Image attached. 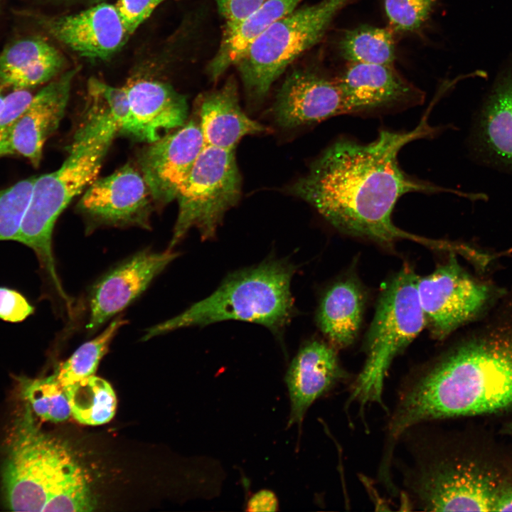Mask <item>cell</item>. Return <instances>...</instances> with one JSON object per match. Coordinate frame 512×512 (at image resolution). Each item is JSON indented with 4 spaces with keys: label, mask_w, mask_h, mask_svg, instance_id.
Here are the masks:
<instances>
[{
    "label": "cell",
    "mask_w": 512,
    "mask_h": 512,
    "mask_svg": "<svg viewBox=\"0 0 512 512\" xmlns=\"http://www.w3.org/2000/svg\"><path fill=\"white\" fill-rule=\"evenodd\" d=\"M63 388L70 402L71 415L79 423L100 425L114 416L117 397L106 380L94 375Z\"/></svg>",
    "instance_id": "484cf974"
},
{
    "label": "cell",
    "mask_w": 512,
    "mask_h": 512,
    "mask_svg": "<svg viewBox=\"0 0 512 512\" xmlns=\"http://www.w3.org/2000/svg\"><path fill=\"white\" fill-rule=\"evenodd\" d=\"M126 88L139 139L154 142L163 137L164 132L186 122L188 109L186 99L171 85L139 80Z\"/></svg>",
    "instance_id": "44dd1931"
},
{
    "label": "cell",
    "mask_w": 512,
    "mask_h": 512,
    "mask_svg": "<svg viewBox=\"0 0 512 512\" xmlns=\"http://www.w3.org/2000/svg\"><path fill=\"white\" fill-rule=\"evenodd\" d=\"M32 97L28 90H13L5 96L4 106L0 111V143L8 137L16 121L25 110Z\"/></svg>",
    "instance_id": "836d02e7"
},
{
    "label": "cell",
    "mask_w": 512,
    "mask_h": 512,
    "mask_svg": "<svg viewBox=\"0 0 512 512\" xmlns=\"http://www.w3.org/2000/svg\"><path fill=\"white\" fill-rule=\"evenodd\" d=\"M36 17V23L53 38L78 55L92 59L112 56L130 36L116 6L108 3L71 15Z\"/></svg>",
    "instance_id": "7c38bea8"
},
{
    "label": "cell",
    "mask_w": 512,
    "mask_h": 512,
    "mask_svg": "<svg viewBox=\"0 0 512 512\" xmlns=\"http://www.w3.org/2000/svg\"><path fill=\"white\" fill-rule=\"evenodd\" d=\"M493 511H512V486L501 488L496 499Z\"/></svg>",
    "instance_id": "8d00e7d4"
},
{
    "label": "cell",
    "mask_w": 512,
    "mask_h": 512,
    "mask_svg": "<svg viewBox=\"0 0 512 512\" xmlns=\"http://www.w3.org/2000/svg\"><path fill=\"white\" fill-rule=\"evenodd\" d=\"M149 188L130 165L95 180L79 202L80 211L96 225L149 228Z\"/></svg>",
    "instance_id": "4fadbf2b"
},
{
    "label": "cell",
    "mask_w": 512,
    "mask_h": 512,
    "mask_svg": "<svg viewBox=\"0 0 512 512\" xmlns=\"http://www.w3.org/2000/svg\"><path fill=\"white\" fill-rule=\"evenodd\" d=\"M348 114H366L420 104L422 91L393 65L350 63L336 78Z\"/></svg>",
    "instance_id": "e0dca14e"
},
{
    "label": "cell",
    "mask_w": 512,
    "mask_h": 512,
    "mask_svg": "<svg viewBox=\"0 0 512 512\" xmlns=\"http://www.w3.org/2000/svg\"><path fill=\"white\" fill-rule=\"evenodd\" d=\"M223 17L224 27L235 25L254 11L265 0H215Z\"/></svg>",
    "instance_id": "e575fe53"
},
{
    "label": "cell",
    "mask_w": 512,
    "mask_h": 512,
    "mask_svg": "<svg viewBox=\"0 0 512 512\" xmlns=\"http://www.w3.org/2000/svg\"><path fill=\"white\" fill-rule=\"evenodd\" d=\"M436 132L425 118L410 131L381 130L368 143L341 139L289 191L342 233L382 244L407 239L429 247L432 239L398 228L392 213L400 198L408 193H458L417 180L399 164L398 154L405 145Z\"/></svg>",
    "instance_id": "6da1fadb"
},
{
    "label": "cell",
    "mask_w": 512,
    "mask_h": 512,
    "mask_svg": "<svg viewBox=\"0 0 512 512\" xmlns=\"http://www.w3.org/2000/svg\"><path fill=\"white\" fill-rule=\"evenodd\" d=\"M339 50L350 63L393 65L395 58L391 32L371 26L346 31L339 42Z\"/></svg>",
    "instance_id": "4316f807"
},
{
    "label": "cell",
    "mask_w": 512,
    "mask_h": 512,
    "mask_svg": "<svg viewBox=\"0 0 512 512\" xmlns=\"http://www.w3.org/2000/svg\"><path fill=\"white\" fill-rule=\"evenodd\" d=\"M509 429H510L511 432L512 433V424L510 425Z\"/></svg>",
    "instance_id": "f35d334b"
},
{
    "label": "cell",
    "mask_w": 512,
    "mask_h": 512,
    "mask_svg": "<svg viewBox=\"0 0 512 512\" xmlns=\"http://www.w3.org/2000/svg\"><path fill=\"white\" fill-rule=\"evenodd\" d=\"M178 255L173 249L142 250L103 275L90 293L87 332L95 333L128 306Z\"/></svg>",
    "instance_id": "8fae6325"
},
{
    "label": "cell",
    "mask_w": 512,
    "mask_h": 512,
    "mask_svg": "<svg viewBox=\"0 0 512 512\" xmlns=\"http://www.w3.org/2000/svg\"><path fill=\"white\" fill-rule=\"evenodd\" d=\"M35 306L18 290L0 286V319L21 323L33 315Z\"/></svg>",
    "instance_id": "1f68e13d"
},
{
    "label": "cell",
    "mask_w": 512,
    "mask_h": 512,
    "mask_svg": "<svg viewBox=\"0 0 512 512\" xmlns=\"http://www.w3.org/2000/svg\"><path fill=\"white\" fill-rule=\"evenodd\" d=\"M36 176L0 190V241H16Z\"/></svg>",
    "instance_id": "f546056e"
},
{
    "label": "cell",
    "mask_w": 512,
    "mask_h": 512,
    "mask_svg": "<svg viewBox=\"0 0 512 512\" xmlns=\"http://www.w3.org/2000/svg\"><path fill=\"white\" fill-rule=\"evenodd\" d=\"M4 87L0 85V111L1 110L5 100V96L4 95Z\"/></svg>",
    "instance_id": "74e56055"
},
{
    "label": "cell",
    "mask_w": 512,
    "mask_h": 512,
    "mask_svg": "<svg viewBox=\"0 0 512 512\" xmlns=\"http://www.w3.org/2000/svg\"><path fill=\"white\" fill-rule=\"evenodd\" d=\"M512 406V314L461 342L405 381L388 425L395 444L410 427Z\"/></svg>",
    "instance_id": "7a4b0ae2"
},
{
    "label": "cell",
    "mask_w": 512,
    "mask_h": 512,
    "mask_svg": "<svg viewBox=\"0 0 512 512\" xmlns=\"http://www.w3.org/2000/svg\"><path fill=\"white\" fill-rule=\"evenodd\" d=\"M199 117L205 146L227 150H235L240 140L247 135L270 131L243 112L233 77L220 87L205 94L200 103Z\"/></svg>",
    "instance_id": "ffe728a7"
},
{
    "label": "cell",
    "mask_w": 512,
    "mask_h": 512,
    "mask_svg": "<svg viewBox=\"0 0 512 512\" xmlns=\"http://www.w3.org/2000/svg\"><path fill=\"white\" fill-rule=\"evenodd\" d=\"M62 53L41 36H27L0 53V85L12 90H29L54 79L65 65Z\"/></svg>",
    "instance_id": "7402d4cb"
},
{
    "label": "cell",
    "mask_w": 512,
    "mask_h": 512,
    "mask_svg": "<svg viewBox=\"0 0 512 512\" xmlns=\"http://www.w3.org/2000/svg\"><path fill=\"white\" fill-rule=\"evenodd\" d=\"M241 184L234 150L204 146L178 192V213L168 249L192 228L203 240L213 238L225 214L238 203Z\"/></svg>",
    "instance_id": "9c48e42d"
},
{
    "label": "cell",
    "mask_w": 512,
    "mask_h": 512,
    "mask_svg": "<svg viewBox=\"0 0 512 512\" xmlns=\"http://www.w3.org/2000/svg\"><path fill=\"white\" fill-rule=\"evenodd\" d=\"M127 321L119 316L112 320L97 336L84 343L55 370L63 387L94 375L118 331Z\"/></svg>",
    "instance_id": "83f0119b"
},
{
    "label": "cell",
    "mask_w": 512,
    "mask_h": 512,
    "mask_svg": "<svg viewBox=\"0 0 512 512\" xmlns=\"http://www.w3.org/2000/svg\"><path fill=\"white\" fill-rule=\"evenodd\" d=\"M403 471L413 503L429 511H493L503 487L498 479L469 459L451 456L436 435L420 442Z\"/></svg>",
    "instance_id": "8992f818"
},
{
    "label": "cell",
    "mask_w": 512,
    "mask_h": 512,
    "mask_svg": "<svg viewBox=\"0 0 512 512\" xmlns=\"http://www.w3.org/2000/svg\"><path fill=\"white\" fill-rule=\"evenodd\" d=\"M6 449L2 489L14 511H47L80 467L62 442L41 431L27 403L14 420Z\"/></svg>",
    "instance_id": "5b68a950"
},
{
    "label": "cell",
    "mask_w": 512,
    "mask_h": 512,
    "mask_svg": "<svg viewBox=\"0 0 512 512\" xmlns=\"http://www.w3.org/2000/svg\"><path fill=\"white\" fill-rule=\"evenodd\" d=\"M302 1L265 0L235 25L224 27L217 51L207 65L210 79L217 81L228 68L235 66L256 39Z\"/></svg>",
    "instance_id": "cb8c5ba5"
},
{
    "label": "cell",
    "mask_w": 512,
    "mask_h": 512,
    "mask_svg": "<svg viewBox=\"0 0 512 512\" xmlns=\"http://www.w3.org/2000/svg\"><path fill=\"white\" fill-rule=\"evenodd\" d=\"M111 143L73 141L58 169L36 177L16 239L34 252L47 287L63 302L70 297L56 270L52 242L55 224L70 201L97 179Z\"/></svg>",
    "instance_id": "277c9868"
},
{
    "label": "cell",
    "mask_w": 512,
    "mask_h": 512,
    "mask_svg": "<svg viewBox=\"0 0 512 512\" xmlns=\"http://www.w3.org/2000/svg\"><path fill=\"white\" fill-rule=\"evenodd\" d=\"M353 0H321L296 8L269 27L235 65L249 99L261 101L302 53L319 43L337 14Z\"/></svg>",
    "instance_id": "ba28073f"
},
{
    "label": "cell",
    "mask_w": 512,
    "mask_h": 512,
    "mask_svg": "<svg viewBox=\"0 0 512 512\" xmlns=\"http://www.w3.org/2000/svg\"><path fill=\"white\" fill-rule=\"evenodd\" d=\"M471 146L483 162L512 173V59L497 75L478 111Z\"/></svg>",
    "instance_id": "ac0fdd59"
},
{
    "label": "cell",
    "mask_w": 512,
    "mask_h": 512,
    "mask_svg": "<svg viewBox=\"0 0 512 512\" xmlns=\"http://www.w3.org/2000/svg\"><path fill=\"white\" fill-rule=\"evenodd\" d=\"M435 0H384L392 28L398 32L414 31L427 19Z\"/></svg>",
    "instance_id": "4dcf8cb0"
},
{
    "label": "cell",
    "mask_w": 512,
    "mask_h": 512,
    "mask_svg": "<svg viewBox=\"0 0 512 512\" xmlns=\"http://www.w3.org/2000/svg\"><path fill=\"white\" fill-rule=\"evenodd\" d=\"M20 393L33 414L43 420L60 422L71 415L67 395L55 374L43 378H18Z\"/></svg>",
    "instance_id": "f1b7e54d"
},
{
    "label": "cell",
    "mask_w": 512,
    "mask_h": 512,
    "mask_svg": "<svg viewBox=\"0 0 512 512\" xmlns=\"http://www.w3.org/2000/svg\"><path fill=\"white\" fill-rule=\"evenodd\" d=\"M272 113L284 128L318 123L348 110L336 78L312 68L289 74L279 89Z\"/></svg>",
    "instance_id": "5bb4252c"
},
{
    "label": "cell",
    "mask_w": 512,
    "mask_h": 512,
    "mask_svg": "<svg viewBox=\"0 0 512 512\" xmlns=\"http://www.w3.org/2000/svg\"><path fill=\"white\" fill-rule=\"evenodd\" d=\"M417 288L426 325L437 340L474 319L491 297L489 287L467 273L454 252L432 273L418 277Z\"/></svg>",
    "instance_id": "30bf717a"
},
{
    "label": "cell",
    "mask_w": 512,
    "mask_h": 512,
    "mask_svg": "<svg viewBox=\"0 0 512 512\" xmlns=\"http://www.w3.org/2000/svg\"><path fill=\"white\" fill-rule=\"evenodd\" d=\"M417 279L410 267H405L382 291L366 337L364 366L349 398L361 407L383 404L384 380L391 363L426 325Z\"/></svg>",
    "instance_id": "52a82bcc"
},
{
    "label": "cell",
    "mask_w": 512,
    "mask_h": 512,
    "mask_svg": "<svg viewBox=\"0 0 512 512\" xmlns=\"http://www.w3.org/2000/svg\"><path fill=\"white\" fill-rule=\"evenodd\" d=\"M278 499L274 493L268 489H262L253 494L246 503V511H277Z\"/></svg>",
    "instance_id": "d590c367"
},
{
    "label": "cell",
    "mask_w": 512,
    "mask_h": 512,
    "mask_svg": "<svg viewBox=\"0 0 512 512\" xmlns=\"http://www.w3.org/2000/svg\"><path fill=\"white\" fill-rule=\"evenodd\" d=\"M204 146L199 124L195 120L151 142L142 154L140 166L156 201L167 203L176 198Z\"/></svg>",
    "instance_id": "9a60e30c"
},
{
    "label": "cell",
    "mask_w": 512,
    "mask_h": 512,
    "mask_svg": "<svg viewBox=\"0 0 512 512\" xmlns=\"http://www.w3.org/2000/svg\"><path fill=\"white\" fill-rule=\"evenodd\" d=\"M87 93L84 118L73 141L112 142L119 133L139 139L126 87H113L98 79L90 78Z\"/></svg>",
    "instance_id": "603a6c76"
},
{
    "label": "cell",
    "mask_w": 512,
    "mask_h": 512,
    "mask_svg": "<svg viewBox=\"0 0 512 512\" xmlns=\"http://www.w3.org/2000/svg\"><path fill=\"white\" fill-rule=\"evenodd\" d=\"M336 349L329 342L313 340L292 359L284 378L290 402L288 427H300L309 407L344 377Z\"/></svg>",
    "instance_id": "d6986e66"
},
{
    "label": "cell",
    "mask_w": 512,
    "mask_h": 512,
    "mask_svg": "<svg viewBox=\"0 0 512 512\" xmlns=\"http://www.w3.org/2000/svg\"><path fill=\"white\" fill-rule=\"evenodd\" d=\"M295 272V266L289 262L272 259L232 273L208 297L149 327L142 340L228 320L255 323L279 334L295 312L291 293Z\"/></svg>",
    "instance_id": "3957f363"
},
{
    "label": "cell",
    "mask_w": 512,
    "mask_h": 512,
    "mask_svg": "<svg viewBox=\"0 0 512 512\" xmlns=\"http://www.w3.org/2000/svg\"><path fill=\"white\" fill-rule=\"evenodd\" d=\"M169 0H117L115 6L129 35L147 19L161 4Z\"/></svg>",
    "instance_id": "d6a6232c"
},
{
    "label": "cell",
    "mask_w": 512,
    "mask_h": 512,
    "mask_svg": "<svg viewBox=\"0 0 512 512\" xmlns=\"http://www.w3.org/2000/svg\"><path fill=\"white\" fill-rule=\"evenodd\" d=\"M364 295L356 281L339 280L323 295L316 313L319 328L335 348L355 341L362 321Z\"/></svg>",
    "instance_id": "d4e9b609"
},
{
    "label": "cell",
    "mask_w": 512,
    "mask_h": 512,
    "mask_svg": "<svg viewBox=\"0 0 512 512\" xmlns=\"http://www.w3.org/2000/svg\"><path fill=\"white\" fill-rule=\"evenodd\" d=\"M79 67L64 72L36 94L18 117L8 137L0 143V157L19 155L39 166L43 146L63 117L73 80Z\"/></svg>",
    "instance_id": "2e32d148"
}]
</instances>
